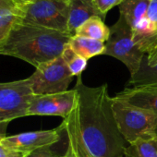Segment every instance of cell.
<instances>
[{
	"label": "cell",
	"mask_w": 157,
	"mask_h": 157,
	"mask_svg": "<svg viewBox=\"0 0 157 157\" xmlns=\"http://www.w3.org/2000/svg\"><path fill=\"white\" fill-rule=\"evenodd\" d=\"M94 16L101 17L93 0H68V34L74 36L77 29Z\"/></svg>",
	"instance_id": "12"
},
{
	"label": "cell",
	"mask_w": 157,
	"mask_h": 157,
	"mask_svg": "<svg viewBox=\"0 0 157 157\" xmlns=\"http://www.w3.org/2000/svg\"><path fill=\"white\" fill-rule=\"evenodd\" d=\"M25 157H72V156L67 150L64 155H60L56 153V151H52L50 148H47V149H42V150H37L35 151H33L27 154Z\"/></svg>",
	"instance_id": "21"
},
{
	"label": "cell",
	"mask_w": 157,
	"mask_h": 157,
	"mask_svg": "<svg viewBox=\"0 0 157 157\" xmlns=\"http://www.w3.org/2000/svg\"><path fill=\"white\" fill-rule=\"evenodd\" d=\"M20 8L22 11V22L67 33L68 1L67 0H33Z\"/></svg>",
	"instance_id": "5"
},
{
	"label": "cell",
	"mask_w": 157,
	"mask_h": 157,
	"mask_svg": "<svg viewBox=\"0 0 157 157\" xmlns=\"http://www.w3.org/2000/svg\"><path fill=\"white\" fill-rule=\"evenodd\" d=\"M67 1H68V0H67Z\"/></svg>",
	"instance_id": "27"
},
{
	"label": "cell",
	"mask_w": 157,
	"mask_h": 157,
	"mask_svg": "<svg viewBox=\"0 0 157 157\" xmlns=\"http://www.w3.org/2000/svg\"><path fill=\"white\" fill-rule=\"evenodd\" d=\"M61 57L67 64L68 69L70 70L72 76L74 77H80L82 76V72L87 67V62L88 60L84 57L78 56L77 53L73 51V49L68 45V44L66 45Z\"/></svg>",
	"instance_id": "18"
},
{
	"label": "cell",
	"mask_w": 157,
	"mask_h": 157,
	"mask_svg": "<svg viewBox=\"0 0 157 157\" xmlns=\"http://www.w3.org/2000/svg\"><path fill=\"white\" fill-rule=\"evenodd\" d=\"M34 94L27 78L0 83V123L28 117Z\"/></svg>",
	"instance_id": "7"
},
{
	"label": "cell",
	"mask_w": 157,
	"mask_h": 157,
	"mask_svg": "<svg viewBox=\"0 0 157 157\" xmlns=\"http://www.w3.org/2000/svg\"><path fill=\"white\" fill-rule=\"evenodd\" d=\"M9 1L12 2L13 4H15L19 7H21V6H24L26 4H29L30 2L33 1V0H9Z\"/></svg>",
	"instance_id": "25"
},
{
	"label": "cell",
	"mask_w": 157,
	"mask_h": 157,
	"mask_svg": "<svg viewBox=\"0 0 157 157\" xmlns=\"http://www.w3.org/2000/svg\"><path fill=\"white\" fill-rule=\"evenodd\" d=\"M147 18L151 29V37L147 44L145 54H147L151 48L157 45V0H150Z\"/></svg>",
	"instance_id": "19"
},
{
	"label": "cell",
	"mask_w": 157,
	"mask_h": 157,
	"mask_svg": "<svg viewBox=\"0 0 157 157\" xmlns=\"http://www.w3.org/2000/svg\"><path fill=\"white\" fill-rule=\"evenodd\" d=\"M149 85H157V64L152 67L148 66L144 56L140 70L135 75L130 76L128 87Z\"/></svg>",
	"instance_id": "17"
},
{
	"label": "cell",
	"mask_w": 157,
	"mask_h": 157,
	"mask_svg": "<svg viewBox=\"0 0 157 157\" xmlns=\"http://www.w3.org/2000/svg\"><path fill=\"white\" fill-rule=\"evenodd\" d=\"M73 109L78 135L92 157H124L126 141L117 128L107 84L88 87L78 77Z\"/></svg>",
	"instance_id": "1"
},
{
	"label": "cell",
	"mask_w": 157,
	"mask_h": 157,
	"mask_svg": "<svg viewBox=\"0 0 157 157\" xmlns=\"http://www.w3.org/2000/svg\"><path fill=\"white\" fill-rule=\"evenodd\" d=\"M10 1H9V0H0V6H2V5H5L7 3H10ZM12 3V2H11Z\"/></svg>",
	"instance_id": "26"
},
{
	"label": "cell",
	"mask_w": 157,
	"mask_h": 157,
	"mask_svg": "<svg viewBox=\"0 0 157 157\" xmlns=\"http://www.w3.org/2000/svg\"><path fill=\"white\" fill-rule=\"evenodd\" d=\"M145 59L147 65L150 67H152L157 64V45H155L146 54Z\"/></svg>",
	"instance_id": "23"
},
{
	"label": "cell",
	"mask_w": 157,
	"mask_h": 157,
	"mask_svg": "<svg viewBox=\"0 0 157 157\" xmlns=\"http://www.w3.org/2000/svg\"><path fill=\"white\" fill-rule=\"evenodd\" d=\"M149 4L150 0H124L118 6L120 16L130 25L134 41L144 53L151 37V29L147 18Z\"/></svg>",
	"instance_id": "8"
},
{
	"label": "cell",
	"mask_w": 157,
	"mask_h": 157,
	"mask_svg": "<svg viewBox=\"0 0 157 157\" xmlns=\"http://www.w3.org/2000/svg\"><path fill=\"white\" fill-rule=\"evenodd\" d=\"M112 110L117 128L128 144L157 134V114L112 97Z\"/></svg>",
	"instance_id": "3"
},
{
	"label": "cell",
	"mask_w": 157,
	"mask_h": 157,
	"mask_svg": "<svg viewBox=\"0 0 157 157\" xmlns=\"http://www.w3.org/2000/svg\"><path fill=\"white\" fill-rule=\"evenodd\" d=\"M27 154L12 150L0 141V157H25Z\"/></svg>",
	"instance_id": "22"
},
{
	"label": "cell",
	"mask_w": 157,
	"mask_h": 157,
	"mask_svg": "<svg viewBox=\"0 0 157 157\" xmlns=\"http://www.w3.org/2000/svg\"><path fill=\"white\" fill-rule=\"evenodd\" d=\"M76 100L75 88L59 94L34 95L28 109V116H57L64 119L74 109Z\"/></svg>",
	"instance_id": "10"
},
{
	"label": "cell",
	"mask_w": 157,
	"mask_h": 157,
	"mask_svg": "<svg viewBox=\"0 0 157 157\" xmlns=\"http://www.w3.org/2000/svg\"><path fill=\"white\" fill-rule=\"evenodd\" d=\"M73 76L61 56L36 67L27 80L34 95L59 94L67 91Z\"/></svg>",
	"instance_id": "6"
},
{
	"label": "cell",
	"mask_w": 157,
	"mask_h": 157,
	"mask_svg": "<svg viewBox=\"0 0 157 157\" xmlns=\"http://www.w3.org/2000/svg\"><path fill=\"white\" fill-rule=\"evenodd\" d=\"M115 97L157 114V85L126 87Z\"/></svg>",
	"instance_id": "11"
},
{
	"label": "cell",
	"mask_w": 157,
	"mask_h": 157,
	"mask_svg": "<svg viewBox=\"0 0 157 157\" xmlns=\"http://www.w3.org/2000/svg\"><path fill=\"white\" fill-rule=\"evenodd\" d=\"M68 45L75 53L87 60L96 56L105 55V43L77 35H74L70 38Z\"/></svg>",
	"instance_id": "14"
},
{
	"label": "cell",
	"mask_w": 157,
	"mask_h": 157,
	"mask_svg": "<svg viewBox=\"0 0 157 157\" xmlns=\"http://www.w3.org/2000/svg\"><path fill=\"white\" fill-rule=\"evenodd\" d=\"M71 37L67 33L20 21L0 48V55L20 58L37 67L61 56Z\"/></svg>",
	"instance_id": "2"
},
{
	"label": "cell",
	"mask_w": 157,
	"mask_h": 157,
	"mask_svg": "<svg viewBox=\"0 0 157 157\" xmlns=\"http://www.w3.org/2000/svg\"><path fill=\"white\" fill-rule=\"evenodd\" d=\"M105 55L121 61L128 67L130 76L135 75L140 68L146 54L135 43L132 29L122 16H119L117 22L110 27Z\"/></svg>",
	"instance_id": "4"
},
{
	"label": "cell",
	"mask_w": 157,
	"mask_h": 157,
	"mask_svg": "<svg viewBox=\"0 0 157 157\" xmlns=\"http://www.w3.org/2000/svg\"><path fill=\"white\" fill-rule=\"evenodd\" d=\"M22 21L21 8L11 2L0 6V48L6 43L14 26Z\"/></svg>",
	"instance_id": "13"
},
{
	"label": "cell",
	"mask_w": 157,
	"mask_h": 157,
	"mask_svg": "<svg viewBox=\"0 0 157 157\" xmlns=\"http://www.w3.org/2000/svg\"><path fill=\"white\" fill-rule=\"evenodd\" d=\"M62 131H64V128L61 124L59 127L53 129L36 130L9 137L6 136L0 141L12 150L29 154L37 150L50 148L57 143L61 139Z\"/></svg>",
	"instance_id": "9"
},
{
	"label": "cell",
	"mask_w": 157,
	"mask_h": 157,
	"mask_svg": "<svg viewBox=\"0 0 157 157\" xmlns=\"http://www.w3.org/2000/svg\"><path fill=\"white\" fill-rule=\"evenodd\" d=\"M124 0H93L94 5L104 19L107 12L114 7L119 6Z\"/></svg>",
	"instance_id": "20"
},
{
	"label": "cell",
	"mask_w": 157,
	"mask_h": 157,
	"mask_svg": "<svg viewBox=\"0 0 157 157\" xmlns=\"http://www.w3.org/2000/svg\"><path fill=\"white\" fill-rule=\"evenodd\" d=\"M125 157H157V134L140 138L128 144Z\"/></svg>",
	"instance_id": "16"
},
{
	"label": "cell",
	"mask_w": 157,
	"mask_h": 157,
	"mask_svg": "<svg viewBox=\"0 0 157 157\" xmlns=\"http://www.w3.org/2000/svg\"><path fill=\"white\" fill-rule=\"evenodd\" d=\"M75 35L106 43L110 35V28L105 25L103 18L94 16L77 29Z\"/></svg>",
	"instance_id": "15"
},
{
	"label": "cell",
	"mask_w": 157,
	"mask_h": 157,
	"mask_svg": "<svg viewBox=\"0 0 157 157\" xmlns=\"http://www.w3.org/2000/svg\"><path fill=\"white\" fill-rule=\"evenodd\" d=\"M9 123H0V140L6 137V131H7V127Z\"/></svg>",
	"instance_id": "24"
}]
</instances>
